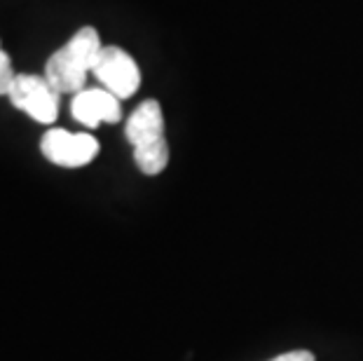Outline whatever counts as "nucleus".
Wrapping results in <instances>:
<instances>
[{
    "label": "nucleus",
    "instance_id": "f257e3e1",
    "mask_svg": "<svg viewBox=\"0 0 363 361\" xmlns=\"http://www.w3.org/2000/svg\"><path fill=\"white\" fill-rule=\"evenodd\" d=\"M101 48L104 45L96 28H80L64 48L50 57L48 66H45V78L59 94H78L84 89L87 75L94 71Z\"/></svg>",
    "mask_w": 363,
    "mask_h": 361
},
{
    "label": "nucleus",
    "instance_id": "f03ea898",
    "mask_svg": "<svg viewBox=\"0 0 363 361\" xmlns=\"http://www.w3.org/2000/svg\"><path fill=\"white\" fill-rule=\"evenodd\" d=\"M127 141L134 148V162L145 176H157L169 165V143L164 136V115L155 99L143 101L129 115L125 127Z\"/></svg>",
    "mask_w": 363,
    "mask_h": 361
},
{
    "label": "nucleus",
    "instance_id": "7ed1b4c3",
    "mask_svg": "<svg viewBox=\"0 0 363 361\" xmlns=\"http://www.w3.org/2000/svg\"><path fill=\"white\" fill-rule=\"evenodd\" d=\"M10 101L14 109L24 111L40 125H52L59 118V91L52 87L45 75L17 73L10 87Z\"/></svg>",
    "mask_w": 363,
    "mask_h": 361
},
{
    "label": "nucleus",
    "instance_id": "20e7f679",
    "mask_svg": "<svg viewBox=\"0 0 363 361\" xmlns=\"http://www.w3.org/2000/svg\"><path fill=\"white\" fill-rule=\"evenodd\" d=\"M91 75L101 82L104 89H108L118 99L134 96L138 87H141V71H138L136 61L122 48H115V45L101 48Z\"/></svg>",
    "mask_w": 363,
    "mask_h": 361
},
{
    "label": "nucleus",
    "instance_id": "39448f33",
    "mask_svg": "<svg viewBox=\"0 0 363 361\" xmlns=\"http://www.w3.org/2000/svg\"><path fill=\"white\" fill-rule=\"evenodd\" d=\"M43 155L52 165L78 169L99 155V141L91 134H73L68 129H50L40 141Z\"/></svg>",
    "mask_w": 363,
    "mask_h": 361
},
{
    "label": "nucleus",
    "instance_id": "423d86ee",
    "mask_svg": "<svg viewBox=\"0 0 363 361\" xmlns=\"http://www.w3.org/2000/svg\"><path fill=\"white\" fill-rule=\"evenodd\" d=\"M71 113L73 120L80 122L87 129H94L99 125H115V122L122 120V106L120 99L111 94L104 87H94V89H82L73 96L71 104Z\"/></svg>",
    "mask_w": 363,
    "mask_h": 361
},
{
    "label": "nucleus",
    "instance_id": "0eeeda50",
    "mask_svg": "<svg viewBox=\"0 0 363 361\" xmlns=\"http://www.w3.org/2000/svg\"><path fill=\"white\" fill-rule=\"evenodd\" d=\"M14 78H17V73L12 71V61L7 57V52L0 48V96L10 94Z\"/></svg>",
    "mask_w": 363,
    "mask_h": 361
},
{
    "label": "nucleus",
    "instance_id": "6e6552de",
    "mask_svg": "<svg viewBox=\"0 0 363 361\" xmlns=\"http://www.w3.org/2000/svg\"><path fill=\"white\" fill-rule=\"evenodd\" d=\"M272 361H314V355L307 350H293V352H284V355L274 357Z\"/></svg>",
    "mask_w": 363,
    "mask_h": 361
}]
</instances>
